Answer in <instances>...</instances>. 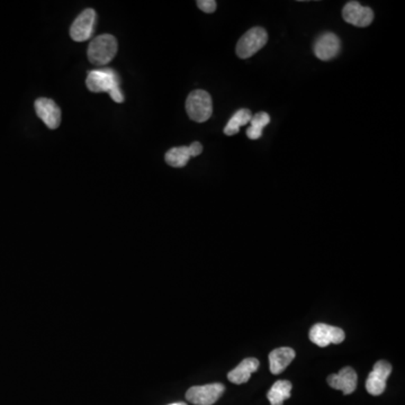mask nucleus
Instances as JSON below:
<instances>
[{
  "instance_id": "nucleus-9",
  "label": "nucleus",
  "mask_w": 405,
  "mask_h": 405,
  "mask_svg": "<svg viewBox=\"0 0 405 405\" xmlns=\"http://www.w3.org/2000/svg\"><path fill=\"white\" fill-rule=\"evenodd\" d=\"M342 17L346 22L357 28H367L374 21V12L357 1H349L344 5Z\"/></svg>"
},
{
  "instance_id": "nucleus-7",
  "label": "nucleus",
  "mask_w": 405,
  "mask_h": 405,
  "mask_svg": "<svg viewBox=\"0 0 405 405\" xmlns=\"http://www.w3.org/2000/svg\"><path fill=\"white\" fill-rule=\"evenodd\" d=\"M392 373V365L385 360H380L375 364L366 381V390L371 395L378 396L385 392L387 378Z\"/></svg>"
},
{
  "instance_id": "nucleus-10",
  "label": "nucleus",
  "mask_w": 405,
  "mask_h": 405,
  "mask_svg": "<svg viewBox=\"0 0 405 405\" xmlns=\"http://www.w3.org/2000/svg\"><path fill=\"white\" fill-rule=\"evenodd\" d=\"M341 42L339 37L331 32L320 35L314 43V54L322 61H330L340 53Z\"/></svg>"
},
{
  "instance_id": "nucleus-16",
  "label": "nucleus",
  "mask_w": 405,
  "mask_h": 405,
  "mask_svg": "<svg viewBox=\"0 0 405 405\" xmlns=\"http://www.w3.org/2000/svg\"><path fill=\"white\" fill-rule=\"evenodd\" d=\"M191 158L189 147H172L165 156L166 163L174 168H183Z\"/></svg>"
},
{
  "instance_id": "nucleus-1",
  "label": "nucleus",
  "mask_w": 405,
  "mask_h": 405,
  "mask_svg": "<svg viewBox=\"0 0 405 405\" xmlns=\"http://www.w3.org/2000/svg\"><path fill=\"white\" fill-rule=\"evenodd\" d=\"M86 86L92 92H108L116 103H123L124 96L120 90V76L111 68H99L88 72Z\"/></svg>"
},
{
  "instance_id": "nucleus-3",
  "label": "nucleus",
  "mask_w": 405,
  "mask_h": 405,
  "mask_svg": "<svg viewBox=\"0 0 405 405\" xmlns=\"http://www.w3.org/2000/svg\"><path fill=\"white\" fill-rule=\"evenodd\" d=\"M186 111L191 121L204 123L212 116V97L205 90H194L188 95L186 101Z\"/></svg>"
},
{
  "instance_id": "nucleus-6",
  "label": "nucleus",
  "mask_w": 405,
  "mask_h": 405,
  "mask_svg": "<svg viewBox=\"0 0 405 405\" xmlns=\"http://www.w3.org/2000/svg\"><path fill=\"white\" fill-rule=\"evenodd\" d=\"M310 340L319 347L324 348L331 344H341L346 335L344 330L338 326H329L324 323H318L311 328L309 333Z\"/></svg>"
},
{
  "instance_id": "nucleus-22",
  "label": "nucleus",
  "mask_w": 405,
  "mask_h": 405,
  "mask_svg": "<svg viewBox=\"0 0 405 405\" xmlns=\"http://www.w3.org/2000/svg\"><path fill=\"white\" fill-rule=\"evenodd\" d=\"M169 405H187V404H186V403H184V402H178V403H172V404H169Z\"/></svg>"
},
{
  "instance_id": "nucleus-14",
  "label": "nucleus",
  "mask_w": 405,
  "mask_h": 405,
  "mask_svg": "<svg viewBox=\"0 0 405 405\" xmlns=\"http://www.w3.org/2000/svg\"><path fill=\"white\" fill-rule=\"evenodd\" d=\"M259 360L256 358H246L242 362H240L239 365L236 366L233 371H231L227 374V378L231 383L245 384L250 380L252 373L258 371Z\"/></svg>"
},
{
  "instance_id": "nucleus-17",
  "label": "nucleus",
  "mask_w": 405,
  "mask_h": 405,
  "mask_svg": "<svg viewBox=\"0 0 405 405\" xmlns=\"http://www.w3.org/2000/svg\"><path fill=\"white\" fill-rule=\"evenodd\" d=\"M251 118L252 114L249 110H240L236 112L225 127V134L229 136L238 134L240 132V127L250 123Z\"/></svg>"
},
{
  "instance_id": "nucleus-15",
  "label": "nucleus",
  "mask_w": 405,
  "mask_h": 405,
  "mask_svg": "<svg viewBox=\"0 0 405 405\" xmlns=\"http://www.w3.org/2000/svg\"><path fill=\"white\" fill-rule=\"evenodd\" d=\"M292 384L289 381H278L273 384L268 392L267 397L271 405H282L291 397Z\"/></svg>"
},
{
  "instance_id": "nucleus-4",
  "label": "nucleus",
  "mask_w": 405,
  "mask_h": 405,
  "mask_svg": "<svg viewBox=\"0 0 405 405\" xmlns=\"http://www.w3.org/2000/svg\"><path fill=\"white\" fill-rule=\"evenodd\" d=\"M268 34L262 28H253L243 34L236 44V56L240 59L251 58L267 44Z\"/></svg>"
},
{
  "instance_id": "nucleus-13",
  "label": "nucleus",
  "mask_w": 405,
  "mask_h": 405,
  "mask_svg": "<svg viewBox=\"0 0 405 405\" xmlns=\"http://www.w3.org/2000/svg\"><path fill=\"white\" fill-rule=\"evenodd\" d=\"M294 350L289 347L277 348L269 355L270 371L271 374L278 375L287 368V366L294 360Z\"/></svg>"
},
{
  "instance_id": "nucleus-19",
  "label": "nucleus",
  "mask_w": 405,
  "mask_h": 405,
  "mask_svg": "<svg viewBox=\"0 0 405 405\" xmlns=\"http://www.w3.org/2000/svg\"><path fill=\"white\" fill-rule=\"evenodd\" d=\"M196 3L200 10L207 12V14L214 12L216 10V6H218L215 0H198Z\"/></svg>"
},
{
  "instance_id": "nucleus-12",
  "label": "nucleus",
  "mask_w": 405,
  "mask_h": 405,
  "mask_svg": "<svg viewBox=\"0 0 405 405\" xmlns=\"http://www.w3.org/2000/svg\"><path fill=\"white\" fill-rule=\"evenodd\" d=\"M356 371L351 367H344L338 374L330 375L328 384L335 390H340L344 395H349L356 391L357 387Z\"/></svg>"
},
{
  "instance_id": "nucleus-2",
  "label": "nucleus",
  "mask_w": 405,
  "mask_h": 405,
  "mask_svg": "<svg viewBox=\"0 0 405 405\" xmlns=\"http://www.w3.org/2000/svg\"><path fill=\"white\" fill-rule=\"evenodd\" d=\"M118 49L116 39L111 34H103L96 37L88 46V59L92 65L103 67L115 58Z\"/></svg>"
},
{
  "instance_id": "nucleus-21",
  "label": "nucleus",
  "mask_w": 405,
  "mask_h": 405,
  "mask_svg": "<svg viewBox=\"0 0 405 405\" xmlns=\"http://www.w3.org/2000/svg\"><path fill=\"white\" fill-rule=\"evenodd\" d=\"M189 150H191V158L197 157L202 152V145H200V142H193L189 145Z\"/></svg>"
},
{
  "instance_id": "nucleus-11",
  "label": "nucleus",
  "mask_w": 405,
  "mask_h": 405,
  "mask_svg": "<svg viewBox=\"0 0 405 405\" xmlns=\"http://www.w3.org/2000/svg\"><path fill=\"white\" fill-rule=\"evenodd\" d=\"M35 111L37 116L50 129H56L61 124V110L52 99L44 97L37 99Z\"/></svg>"
},
{
  "instance_id": "nucleus-5",
  "label": "nucleus",
  "mask_w": 405,
  "mask_h": 405,
  "mask_svg": "<svg viewBox=\"0 0 405 405\" xmlns=\"http://www.w3.org/2000/svg\"><path fill=\"white\" fill-rule=\"evenodd\" d=\"M223 384H207L204 386H194L187 391L186 399L195 405H213L225 392Z\"/></svg>"
},
{
  "instance_id": "nucleus-20",
  "label": "nucleus",
  "mask_w": 405,
  "mask_h": 405,
  "mask_svg": "<svg viewBox=\"0 0 405 405\" xmlns=\"http://www.w3.org/2000/svg\"><path fill=\"white\" fill-rule=\"evenodd\" d=\"M247 136L250 140H258L262 136V131L256 129V127H252V126H249L248 129H247Z\"/></svg>"
},
{
  "instance_id": "nucleus-18",
  "label": "nucleus",
  "mask_w": 405,
  "mask_h": 405,
  "mask_svg": "<svg viewBox=\"0 0 405 405\" xmlns=\"http://www.w3.org/2000/svg\"><path fill=\"white\" fill-rule=\"evenodd\" d=\"M269 115H268L267 113H264V112H260V113H257L252 116L251 121H250V124H251V125L250 126L262 131L264 126H267L268 124H269Z\"/></svg>"
},
{
  "instance_id": "nucleus-8",
  "label": "nucleus",
  "mask_w": 405,
  "mask_h": 405,
  "mask_svg": "<svg viewBox=\"0 0 405 405\" xmlns=\"http://www.w3.org/2000/svg\"><path fill=\"white\" fill-rule=\"evenodd\" d=\"M96 12L92 8L83 10L71 25L70 37L76 42L90 40L94 33L96 23Z\"/></svg>"
}]
</instances>
